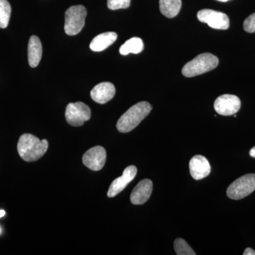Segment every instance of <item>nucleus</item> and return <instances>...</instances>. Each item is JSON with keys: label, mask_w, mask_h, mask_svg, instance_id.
Returning <instances> with one entry per match:
<instances>
[{"label": "nucleus", "mask_w": 255, "mask_h": 255, "mask_svg": "<svg viewBox=\"0 0 255 255\" xmlns=\"http://www.w3.org/2000/svg\"><path fill=\"white\" fill-rule=\"evenodd\" d=\"M48 148V142L46 139L39 140L31 134H23L18 140V154L26 162H34L41 158Z\"/></svg>", "instance_id": "1"}, {"label": "nucleus", "mask_w": 255, "mask_h": 255, "mask_svg": "<svg viewBox=\"0 0 255 255\" xmlns=\"http://www.w3.org/2000/svg\"><path fill=\"white\" fill-rule=\"evenodd\" d=\"M151 110L152 107L147 102H139L132 106L119 119L117 124L119 131L123 133L131 131L147 117Z\"/></svg>", "instance_id": "2"}, {"label": "nucleus", "mask_w": 255, "mask_h": 255, "mask_svg": "<svg viewBox=\"0 0 255 255\" xmlns=\"http://www.w3.org/2000/svg\"><path fill=\"white\" fill-rule=\"evenodd\" d=\"M217 57L211 53H202L186 64L182 69V74L187 78L200 75L214 70L219 65Z\"/></svg>", "instance_id": "3"}, {"label": "nucleus", "mask_w": 255, "mask_h": 255, "mask_svg": "<svg viewBox=\"0 0 255 255\" xmlns=\"http://www.w3.org/2000/svg\"><path fill=\"white\" fill-rule=\"evenodd\" d=\"M87 11L83 5L70 6L65 16V33L68 36H75L82 31L85 24Z\"/></svg>", "instance_id": "4"}, {"label": "nucleus", "mask_w": 255, "mask_h": 255, "mask_svg": "<svg viewBox=\"0 0 255 255\" xmlns=\"http://www.w3.org/2000/svg\"><path fill=\"white\" fill-rule=\"evenodd\" d=\"M255 190V174H248L238 178L227 189V196L230 199L239 200L243 199Z\"/></svg>", "instance_id": "5"}, {"label": "nucleus", "mask_w": 255, "mask_h": 255, "mask_svg": "<svg viewBox=\"0 0 255 255\" xmlns=\"http://www.w3.org/2000/svg\"><path fill=\"white\" fill-rule=\"evenodd\" d=\"M91 118V110L82 102L70 103L66 107L65 119L73 127H81Z\"/></svg>", "instance_id": "6"}, {"label": "nucleus", "mask_w": 255, "mask_h": 255, "mask_svg": "<svg viewBox=\"0 0 255 255\" xmlns=\"http://www.w3.org/2000/svg\"><path fill=\"white\" fill-rule=\"evenodd\" d=\"M197 18L201 22L207 23L215 29L226 30L230 26L228 16L221 11L212 9H202L197 13Z\"/></svg>", "instance_id": "7"}, {"label": "nucleus", "mask_w": 255, "mask_h": 255, "mask_svg": "<svg viewBox=\"0 0 255 255\" xmlns=\"http://www.w3.org/2000/svg\"><path fill=\"white\" fill-rule=\"evenodd\" d=\"M241 107V100L236 95H221L214 102L215 110L222 116L234 115L239 112Z\"/></svg>", "instance_id": "8"}, {"label": "nucleus", "mask_w": 255, "mask_h": 255, "mask_svg": "<svg viewBox=\"0 0 255 255\" xmlns=\"http://www.w3.org/2000/svg\"><path fill=\"white\" fill-rule=\"evenodd\" d=\"M107 160V152L102 146H95L84 154L83 164L93 171H100L103 168Z\"/></svg>", "instance_id": "9"}, {"label": "nucleus", "mask_w": 255, "mask_h": 255, "mask_svg": "<svg viewBox=\"0 0 255 255\" xmlns=\"http://www.w3.org/2000/svg\"><path fill=\"white\" fill-rule=\"evenodd\" d=\"M137 174V168L135 166H128L124 171L122 177L117 178L111 184L107 196L110 198L114 197L122 192L127 187L128 184L133 180Z\"/></svg>", "instance_id": "10"}, {"label": "nucleus", "mask_w": 255, "mask_h": 255, "mask_svg": "<svg viewBox=\"0 0 255 255\" xmlns=\"http://www.w3.org/2000/svg\"><path fill=\"white\" fill-rule=\"evenodd\" d=\"M189 170L193 179L201 180L209 175L211 165L208 159L202 155H195L189 162Z\"/></svg>", "instance_id": "11"}, {"label": "nucleus", "mask_w": 255, "mask_h": 255, "mask_svg": "<svg viewBox=\"0 0 255 255\" xmlns=\"http://www.w3.org/2000/svg\"><path fill=\"white\" fill-rule=\"evenodd\" d=\"M152 191V182L150 179H143L137 184L130 194V201L134 205H142L150 199Z\"/></svg>", "instance_id": "12"}, {"label": "nucleus", "mask_w": 255, "mask_h": 255, "mask_svg": "<svg viewBox=\"0 0 255 255\" xmlns=\"http://www.w3.org/2000/svg\"><path fill=\"white\" fill-rule=\"evenodd\" d=\"M116 93L115 87L113 84L109 82H102L96 85L92 89L91 97L97 103L104 105L114 98Z\"/></svg>", "instance_id": "13"}, {"label": "nucleus", "mask_w": 255, "mask_h": 255, "mask_svg": "<svg viewBox=\"0 0 255 255\" xmlns=\"http://www.w3.org/2000/svg\"><path fill=\"white\" fill-rule=\"evenodd\" d=\"M42 53L43 49L39 38L36 36H31L28 46V63L31 68L38 66L41 60Z\"/></svg>", "instance_id": "14"}, {"label": "nucleus", "mask_w": 255, "mask_h": 255, "mask_svg": "<svg viewBox=\"0 0 255 255\" xmlns=\"http://www.w3.org/2000/svg\"><path fill=\"white\" fill-rule=\"evenodd\" d=\"M117 37L115 32L101 33L92 40L90 45V49L95 52L103 51L117 41Z\"/></svg>", "instance_id": "15"}, {"label": "nucleus", "mask_w": 255, "mask_h": 255, "mask_svg": "<svg viewBox=\"0 0 255 255\" xmlns=\"http://www.w3.org/2000/svg\"><path fill=\"white\" fill-rule=\"evenodd\" d=\"M182 0H159L161 13L167 18H174L180 11Z\"/></svg>", "instance_id": "16"}, {"label": "nucleus", "mask_w": 255, "mask_h": 255, "mask_svg": "<svg viewBox=\"0 0 255 255\" xmlns=\"http://www.w3.org/2000/svg\"><path fill=\"white\" fill-rule=\"evenodd\" d=\"M144 49L143 42L141 38L133 37L128 40L124 45L121 46L119 52L122 55H127L130 53L138 54Z\"/></svg>", "instance_id": "17"}, {"label": "nucleus", "mask_w": 255, "mask_h": 255, "mask_svg": "<svg viewBox=\"0 0 255 255\" xmlns=\"http://www.w3.org/2000/svg\"><path fill=\"white\" fill-rule=\"evenodd\" d=\"M11 7L7 0H0V28H5L9 24Z\"/></svg>", "instance_id": "18"}, {"label": "nucleus", "mask_w": 255, "mask_h": 255, "mask_svg": "<svg viewBox=\"0 0 255 255\" xmlns=\"http://www.w3.org/2000/svg\"><path fill=\"white\" fill-rule=\"evenodd\" d=\"M174 251L177 255H195L196 253L191 249L187 242L182 238H178L174 243Z\"/></svg>", "instance_id": "19"}, {"label": "nucleus", "mask_w": 255, "mask_h": 255, "mask_svg": "<svg viewBox=\"0 0 255 255\" xmlns=\"http://www.w3.org/2000/svg\"><path fill=\"white\" fill-rule=\"evenodd\" d=\"M130 5V0H107V6L111 10L127 9Z\"/></svg>", "instance_id": "20"}, {"label": "nucleus", "mask_w": 255, "mask_h": 255, "mask_svg": "<svg viewBox=\"0 0 255 255\" xmlns=\"http://www.w3.org/2000/svg\"><path fill=\"white\" fill-rule=\"evenodd\" d=\"M243 27L245 31L248 33H255V13L250 15L248 18L245 20L243 23Z\"/></svg>", "instance_id": "21"}, {"label": "nucleus", "mask_w": 255, "mask_h": 255, "mask_svg": "<svg viewBox=\"0 0 255 255\" xmlns=\"http://www.w3.org/2000/svg\"><path fill=\"white\" fill-rule=\"evenodd\" d=\"M244 255H255V251H253L252 248H248L243 253Z\"/></svg>", "instance_id": "22"}, {"label": "nucleus", "mask_w": 255, "mask_h": 255, "mask_svg": "<svg viewBox=\"0 0 255 255\" xmlns=\"http://www.w3.org/2000/svg\"><path fill=\"white\" fill-rule=\"evenodd\" d=\"M250 155H251V157H255V147H253L251 151H250Z\"/></svg>", "instance_id": "23"}, {"label": "nucleus", "mask_w": 255, "mask_h": 255, "mask_svg": "<svg viewBox=\"0 0 255 255\" xmlns=\"http://www.w3.org/2000/svg\"><path fill=\"white\" fill-rule=\"evenodd\" d=\"M5 211L4 210H0V218L3 217L4 216Z\"/></svg>", "instance_id": "24"}, {"label": "nucleus", "mask_w": 255, "mask_h": 255, "mask_svg": "<svg viewBox=\"0 0 255 255\" xmlns=\"http://www.w3.org/2000/svg\"><path fill=\"white\" fill-rule=\"evenodd\" d=\"M219 1H223V2H226V1H229V0H218Z\"/></svg>", "instance_id": "25"}, {"label": "nucleus", "mask_w": 255, "mask_h": 255, "mask_svg": "<svg viewBox=\"0 0 255 255\" xmlns=\"http://www.w3.org/2000/svg\"><path fill=\"white\" fill-rule=\"evenodd\" d=\"M0 233H1V228H0Z\"/></svg>", "instance_id": "26"}]
</instances>
